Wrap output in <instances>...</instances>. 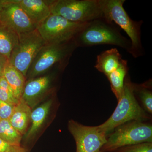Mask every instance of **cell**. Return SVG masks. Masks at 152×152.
I'll list each match as a JSON object with an SVG mask.
<instances>
[{
	"label": "cell",
	"instance_id": "cell-23",
	"mask_svg": "<svg viewBox=\"0 0 152 152\" xmlns=\"http://www.w3.org/2000/svg\"><path fill=\"white\" fill-rule=\"evenodd\" d=\"M15 106L0 100V120H9Z\"/></svg>",
	"mask_w": 152,
	"mask_h": 152
},
{
	"label": "cell",
	"instance_id": "cell-15",
	"mask_svg": "<svg viewBox=\"0 0 152 152\" xmlns=\"http://www.w3.org/2000/svg\"><path fill=\"white\" fill-rule=\"evenodd\" d=\"M3 76L10 87L14 96L20 101L26 81L25 76L9 62L5 68Z\"/></svg>",
	"mask_w": 152,
	"mask_h": 152
},
{
	"label": "cell",
	"instance_id": "cell-26",
	"mask_svg": "<svg viewBox=\"0 0 152 152\" xmlns=\"http://www.w3.org/2000/svg\"><path fill=\"white\" fill-rule=\"evenodd\" d=\"M2 2V0H0V10H1V6ZM1 24V21H0V25Z\"/></svg>",
	"mask_w": 152,
	"mask_h": 152
},
{
	"label": "cell",
	"instance_id": "cell-18",
	"mask_svg": "<svg viewBox=\"0 0 152 152\" xmlns=\"http://www.w3.org/2000/svg\"><path fill=\"white\" fill-rule=\"evenodd\" d=\"M18 40V34L5 26L0 25V54L9 59Z\"/></svg>",
	"mask_w": 152,
	"mask_h": 152
},
{
	"label": "cell",
	"instance_id": "cell-9",
	"mask_svg": "<svg viewBox=\"0 0 152 152\" xmlns=\"http://www.w3.org/2000/svg\"><path fill=\"white\" fill-rule=\"evenodd\" d=\"M68 129L76 142V152H100L107 135L97 126H85L70 120Z\"/></svg>",
	"mask_w": 152,
	"mask_h": 152
},
{
	"label": "cell",
	"instance_id": "cell-17",
	"mask_svg": "<svg viewBox=\"0 0 152 152\" xmlns=\"http://www.w3.org/2000/svg\"><path fill=\"white\" fill-rule=\"evenodd\" d=\"M128 71L127 61L122 59L117 69L107 77L110 83L112 91L118 101L122 94L125 79L128 74Z\"/></svg>",
	"mask_w": 152,
	"mask_h": 152
},
{
	"label": "cell",
	"instance_id": "cell-4",
	"mask_svg": "<svg viewBox=\"0 0 152 152\" xmlns=\"http://www.w3.org/2000/svg\"><path fill=\"white\" fill-rule=\"evenodd\" d=\"M143 142H152L151 123L132 121L119 126L108 134L100 152H113L121 147Z\"/></svg>",
	"mask_w": 152,
	"mask_h": 152
},
{
	"label": "cell",
	"instance_id": "cell-11",
	"mask_svg": "<svg viewBox=\"0 0 152 152\" xmlns=\"http://www.w3.org/2000/svg\"><path fill=\"white\" fill-rule=\"evenodd\" d=\"M53 76L48 75L37 77L26 82L20 101L31 106L50 92Z\"/></svg>",
	"mask_w": 152,
	"mask_h": 152
},
{
	"label": "cell",
	"instance_id": "cell-16",
	"mask_svg": "<svg viewBox=\"0 0 152 152\" xmlns=\"http://www.w3.org/2000/svg\"><path fill=\"white\" fill-rule=\"evenodd\" d=\"M53 102V100L50 99L32 111L31 119V126L25 134V138L27 140L31 138L39 129L46 119Z\"/></svg>",
	"mask_w": 152,
	"mask_h": 152
},
{
	"label": "cell",
	"instance_id": "cell-3",
	"mask_svg": "<svg viewBox=\"0 0 152 152\" xmlns=\"http://www.w3.org/2000/svg\"><path fill=\"white\" fill-rule=\"evenodd\" d=\"M125 0H99L104 18L114 22L126 33L131 42L129 53L134 58L143 56L141 41V26L143 22L136 21L130 18L124 7Z\"/></svg>",
	"mask_w": 152,
	"mask_h": 152
},
{
	"label": "cell",
	"instance_id": "cell-13",
	"mask_svg": "<svg viewBox=\"0 0 152 152\" xmlns=\"http://www.w3.org/2000/svg\"><path fill=\"white\" fill-rule=\"evenodd\" d=\"M122 57L116 48L107 50L98 55L95 68L107 77L120 65Z\"/></svg>",
	"mask_w": 152,
	"mask_h": 152
},
{
	"label": "cell",
	"instance_id": "cell-24",
	"mask_svg": "<svg viewBox=\"0 0 152 152\" xmlns=\"http://www.w3.org/2000/svg\"><path fill=\"white\" fill-rule=\"evenodd\" d=\"M24 150L21 146L11 145L0 138V152H18Z\"/></svg>",
	"mask_w": 152,
	"mask_h": 152
},
{
	"label": "cell",
	"instance_id": "cell-12",
	"mask_svg": "<svg viewBox=\"0 0 152 152\" xmlns=\"http://www.w3.org/2000/svg\"><path fill=\"white\" fill-rule=\"evenodd\" d=\"M52 1L46 0H19L22 8L37 26L51 13Z\"/></svg>",
	"mask_w": 152,
	"mask_h": 152
},
{
	"label": "cell",
	"instance_id": "cell-22",
	"mask_svg": "<svg viewBox=\"0 0 152 152\" xmlns=\"http://www.w3.org/2000/svg\"><path fill=\"white\" fill-rule=\"evenodd\" d=\"M0 100L13 106L16 105L20 102V101L14 96L12 91L1 88H0Z\"/></svg>",
	"mask_w": 152,
	"mask_h": 152
},
{
	"label": "cell",
	"instance_id": "cell-27",
	"mask_svg": "<svg viewBox=\"0 0 152 152\" xmlns=\"http://www.w3.org/2000/svg\"><path fill=\"white\" fill-rule=\"evenodd\" d=\"M26 152V151L24 150V151H18V152Z\"/></svg>",
	"mask_w": 152,
	"mask_h": 152
},
{
	"label": "cell",
	"instance_id": "cell-5",
	"mask_svg": "<svg viewBox=\"0 0 152 152\" xmlns=\"http://www.w3.org/2000/svg\"><path fill=\"white\" fill-rule=\"evenodd\" d=\"M77 48L74 39L61 43L46 44L40 50L30 66L26 80L41 75L56 64L65 66Z\"/></svg>",
	"mask_w": 152,
	"mask_h": 152
},
{
	"label": "cell",
	"instance_id": "cell-7",
	"mask_svg": "<svg viewBox=\"0 0 152 152\" xmlns=\"http://www.w3.org/2000/svg\"><path fill=\"white\" fill-rule=\"evenodd\" d=\"M87 23L70 21L51 14L38 25L37 30L46 44L61 43L74 40Z\"/></svg>",
	"mask_w": 152,
	"mask_h": 152
},
{
	"label": "cell",
	"instance_id": "cell-6",
	"mask_svg": "<svg viewBox=\"0 0 152 152\" xmlns=\"http://www.w3.org/2000/svg\"><path fill=\"white\" fill-rule=\"evenodd\" d=\"M51 10V14L75 23H89L104 18L99 0H54Z\"/></svg>",
	"mask_w": 152,
	"mask_h": 152
},
{
	"label": "cell",
	"instance_id": "cell-19",
	"mask_svg": "<svg viewBox=\"0 0 152 152\" xmlns=\"http://www.w3.org/2000/svg\"><path fill=\"white\" fill-rule=\"evenodd\" d=\"M134 93L136 99L141 104L144 110L149 115L152 113V80L140 84L134 83Z\"/></svg>",
	"mask_w": 152,
	"mask_h": 152
},
{
	"label": "cell",
	"instance_id": "cell-21",
	"mask_svg": "<svg viewBox=\"0 0 152 152\" xmlns=\"http://www.w3.org/2000/svg\"><path fill=\"white\" fill-rule=\"evenodd\" d=\"M113 152H152V142L141 143L126 146Z\"/></svg>",
	"mask_w": 152,
	"mask_h": 152
},
{
	"label": "cell",
	"instance_id": "cell-25",
	"mask_svg": "<svg viewBox=\"0 0 152 152\" xmlns=\"http://www.w3.org/2000/svg\"><path fill=\"white\" fill-rule=\"evenodd\" d=\"M9 62V59L7 57L0 54V77L3 76L5 68Z\"/></svg>",
	"mask_w": 152,
	"mask_h": 152
},
{
	"label": "cell",
	"instance_id": "cell-10",
	"mask_svg": "<svg viewBox=\"0 0 152 152\" xmlns=\"http://www.w3.org/2000/svg\"><path fill=\"white\" fill-rule=\"evenodd\" d=\"M0 21L3 26L18 34L30 32L37 28L20 5L19 0H2Z\"/></svg>",
	"mask_w": 152,
	"mask_h": 152
},
{
	"label": "cell",
	"instance_id": "cell-1",
	"mask_svg": "<svg viewBox=\"0 0 152 152\" xmlns=\"http://www.w3.org/2000/svg\"><path fill=\"white\" fill-rule=\"evenodd\" d=\"M77 47H89L101 45L117 46L129 53L130 39L122 34L113 23L104 18L87 23L74 39Z\"/></svg>",
	"mask_w": 152,
	"mask_h": 152
},
{
	"label": "cell",
	"instance_id": "cell-8",
	"mask_svg": "<svg viewBox=\"0 0 152 152\" xmlns=\"http://www.w3.org/2000/svg\"><path fill=\"white\" fill-rule=\"evenodd\" d=\"M46 44L37 30L19 34V40L11 53L9 63L25 77L36 56Z\"/></svg>",
	"mask_w": 152,
	"mask_h": 152
},
{
	"label": "cell",
	"instance_id": "cell-14",
	"mask_svg": "<svg viewBox=\"0 0 152 152\" xmlns=\"http://www.w3.org/2000/svg\"><path fill=\"white\" fill-rule=\"evenodd\" d=\"M31 108L27 104L20 101L15 106L13 112L9 121L13 127L22 135L27 132L31 122Z\"/></svg>",
	"mask_w": 152,
	"mask_h": 152
},
{
	"label": "cell",
	"instance_id": "cell-2",
	"mask_svg": "<svg viewBox=\"0 0 152 152\" xmlns=\"http://www.w3.org/2000/svg\"><path fill=\"white\" fill-rule=\"evenodd\" d=\"M150 119L149 114L144 110L136 99L134 93V83L128 74L116 109L108 119L97 127L107 135L116 128L125 123L134 121H147Z\"/></svg>",
	"mask_w": 152,
	"mask_h": 152
},
{
	"label": "cell",
	"instance_id": "cell-20",
	"mask_svg": "<svg viewBox=\"0 0 152 152\" xmlns=\"http://www.w3.org/2000/svg\"><path fill=\"white\" fill-rule=\"evenodd\" d=\"M22 137L9 120H0V138L11 145L20 146Z\"/></svg>",
	"mask_w": 152,
	"mask_h": 152
}]
</instances>
